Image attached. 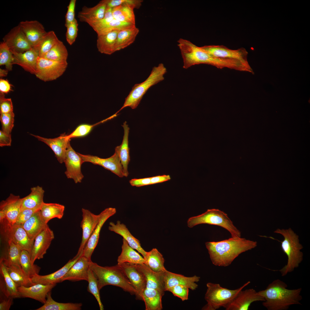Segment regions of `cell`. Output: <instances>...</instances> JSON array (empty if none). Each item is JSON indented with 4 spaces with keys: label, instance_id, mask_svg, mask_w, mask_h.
<instances>
[{
    "label": "cell",
    "instance_id": "obj_30",
    "mask_svg": "<svg viewBox=\"0 0 310 310\" xmlns=\"http://www.w3.org/2000/svg\"><path fill=\"white\" fill-rule=\"evenodd\" d=\"M0 291L6 298L21 297L18 287L10 276L5 266L0 262Z\"/></svg>",
    "mask_w": 310,
    "mask_h": 310
},
{
    "label": "cell",
    "instance_id": "obj_49",
    "mask_svg": "<svg viewBox=\"0 0 310 310\" xmlns=\"http://www.w3.org/2000/svg\"><path fill=\"white\" fill-rule=\"evenodd\" d=\"M13 57L12 53L6 43L3 41L0 44V65L5 66L8 71L12 70Z\"/></svg>",
    "mask_w": 310,
    "mask_h": 310
},
{
    "label": "cell",
    "instance_id": "obj_7",
    "mask_svg": "<svg viewBox=\"0 0 310 310\" xmlns=\"http://www.w3.org/2000/svg\"><path fill=\"white\" fill-rule=\"evenodd\" d=\"M250 283L249 281L242 286L235 290L222 287L219 284L208 282L205 299L207 304L202 308L204 310H216L224 307L234 298L238 292Z\"/></svg>",
    "mask_w": 310,
    "mask_h": 310
},
{
    "label": "cell",
    "instance_id": "obj_37",
    "mask_svg": "<svg viewBox=\"0 0 310 310\" xmlns=\"http://www.w3.org/2000/svg\"><path fill=\"white\" fill-rule=\"evenodd\" d=\"M121 248V253L117 259V264L125 262L134 264H145L146 260L144 257L134 250L123 239Z\"/></svg>",
    "mask_w": 310,
    "mask_h": 310
},
{
    "label": "cell",
    "instance_id": "obj_26",
    "mask_svg": "<svg viewBox=\"0 0 310 310\" xmlns=\"http://www.w3.org/2000/svg\"><path fill=\"white\" fill-rule=\"evenodd\" d=\"M13 57V64H17L25 71L34 74L36 67L37 59L39 57L36 51L33 48L23 53H17L11 50Z\"/></svg>",
    "mask_w": 310,
    "mask_h": 310
},
{
    "label": "cell",
    "instance_id": "obj_18",
    "mask_svg": "<svg viewBox=\"0 0 310 310\" xmlns=\"http://www.w3.org/2000/svg\"><path fill=\"white\" fill-rule=\"evenodd\" d=\"M117 265L123 270L136 290V298L141 300L142 294L146 287V280L143 273L136 264L125 262Z\"/></svg>",
    "mask_w": 310,
    "mask_h": 310
},
{
    "label": "cell",
    "instance_id": "obj_35",
    "mask_svg": "<svg viewBox=\"0 0 310 310\" xmlns=\"http://www.w3.org/2000/svg\"><path fill=\"white\" fill-rule=\"evenodd\" d=\"M164 295L157 290L146 287L141 294V300L144 302L145 310H162V298Z\"/></svg>",
    "mask_w": 310,
    "mask_h": 310
},
{
    "label": "cell",
    "instance_id": "obj_2",
    "mask_svg": "<svg viewBox=\"0 0 310 310\" xmlns=\"http://www.w3.org/2000/svg\"><path fill=\"white\" fill-rule=\"evenodd\" d=\"M287 284L279 279L269 284L265 289L258 292L264 298L262 305L268 310H286L294 305H301V288H287Z\"/></svg>",
    "mask_w": 310,
    "mask_h": 310
},
{
    "label": "cell",
    "instance_id": "obj_28",
    "mask_svg": "<svg viewBox=\"0 0 310 310\" xmlns=\"http://www.w3.org/2000/svg\"><path fill=\"white\" fill-rule=\"evenodd\" d=\"M109 224V230L122 236L131 247L141 254L144 259L147 252L142 247L139 240L131 234L125 224L118 221L116 223L111 222Z\"/></svg>",
    "mask_w": 310,
    "mask_h": 310
},
{
    "label": "cell",
    "instance_id": "obj_13",
    "mask_svg": "<svg viewBox=\"0 0 310 310\" xmlns=\"http://www.w3.org/2000/svg\"><path fill=\"white\" fill-rule=\"evenodd\" d=\"M22 201L23 198L12 193L2 200L0 203V220L5 218L10 224H15L22 210Z\"/></svg>",
    "mask_w": 310,
    "mask_h": 310
},
{
    "label": "cell",
    "instance_id": "obj_43",
    "mask_svg": "<svg viewBox=\"0 0 310 310\" xmlns=\"http://www.w3.org/2000/svg\"><path fill=\"white\" fill-rule=\"evenodd\" d=\"M134 8L129 5H122L112 8L114 18L119 21L135 25Z\"/></svg>",
    "mask_w": 310,
    "mask_h": 310
},
{
    "label": "cell",
    "instance_id": "obj_57",
    "mask_svg": "<svg viewBox=\"0 0 310 310\" xmlns=\"http://www.w3.org/2000/svg\"><path fill=\"white\" fill-rule=\"evenodd\" d=\"M38 210L29 209H22L18 216L16 223L22 224Z\"/></svg>",
    "mask_w": 310,
    "mask_h": 310
},
{
    "label": "cell",
    "instance_id": "obj_63",
    "mask_svg": "<svg viewBox=\"0 0 310 310\" xmlns=\"http://www.w3.org/2000/svg\"><path fill=\"white\" fill-rule=\"evenodd\" d=\"M8 71L7 69L5 70L0 69V77L3 78L6 76L8 73Z\"/></svg>",
    "mask_w": 310,
    "mask_h": 310
},
{
    "label": "cell",
    "instance_id": "obj_16",
    "mask_svg": "<svg viewBox=\"0 0 310 310\" xmlns=\"http://www.w3.org/2000/svg\"><path fill=\"white\" fill-rule=\"evenodd\" d=\"M54 238L53 231L48 225L46 227L35 237L30 255L34 264L37 259H42Z\"/></svg>",
    "mask_w": 310,
    "mask_h": 310
},
{
    "label": "cell",
    "instance_id": "obj_5",
    "mask_svg": "<svg viewBox=\"0 0 310 310\" xmlns=\"http://www.w3.org/2000/svg\"><path fill=\"white\" fill-rule=\"evenodd\" d=\"M166 72V69L162 63L154 67L150 75L144 81L136 84L133 87L125 98L123 105L117 113L127 107L133 109L136 108L148 90L152 86L164 80V75Z\"/></svg>",
    "mask_w": 310,
    "mask_h": 310
},
{
    "label": "cell",
    "instance_id": "obj_47",
    "mask_svg": "<svg viewBox=\"0 0 310 310\" xmlns=\"http://www.w3.org/2000/svg\"><path fill=\"white\" fill-rule=\"evenodd\" d=\"M68 56L67 49L63 42L59 40L53 47L42 57L46 59L65 61Z\"/></svg>",
    "mask_w": 310,
    "mask_h": 310
},
{
    "label": "cell",
    "instance_id": "obj_21",
    "mask_svg": "<svg viewBox=\"0 0 310 310\" xmlns=\"http://www.w3.org/2000/svg\"><path fill=\"white\" fill-rule=\"evenodd\" d=\"M83 254V252L79 255H76L62 268L53 273L45 275L38 274L33 276L31 278V281L34 284H41L44 285L56 284L61 282L62 278Z\"/></svg>",
    "mask_w": 310,
    "mask_h": 310
},
{
    "label": "cell",
    "instance_id": "obj_29",
    "mask_svg": "<svg viewBox=\"0 0 310 310\" xmlns=\"http://www.w3.org/2000/svg\"><path fill=\"white\" fill-rule=\"evenodd\" d=\"M106 8V0H102L92 7L84 6L78 13V17L81 22L88 24L98 21L104 18Z\"/></svg>",
    "mask_w": 310,
    "mask_h": 310
},
{
    "label": "cell",
    "instance_id": "obj_53",
    "mask_svg": "<svg viewBox=\"0 0 310 310\" xmlns=\"http://www.w3.org/2000/svg\"><path fill=\"white\" fill-rule=\"evenodd\" d=\"M78 22L75 19L66 27V39L70 45L73 44L76 40L78 35Z\"/></svg>",
    "mask_w": 310,
    "mask_h": 310
},
{
    "label": "cell",
    "instance_id": "obj_15",
    "mask_svg": "<svg viewBox=\"0 0 310 310\" xmlns=\"http://www.w3.org/2000/svg\"><path fill=\"white\" fill-rule=\"evenodd\" d=\"M3 40L11 50L17 53H24L32 48L19 24L11 29Z\"/></svg>",
    "mask_w": 310,
    "mask_h": 310
},
{
    "label": "cell",
    "instance_id": "obj_20",
    "mask_svg": "<svg viewBox=\"0 0 310 310\" xmlns=\"http://www.w3.org/2000/svg\"><path fill=\"white\" fill-rule=\"evenodd\" d=\"M30 134L49 146L60 163L64 162L67 145L71 140L68 137V135L64 133L57 137L48 138L32 134Z\"/></svg>",
    "mask_w": 310,
    "mask_h": 310
},
{
    "label": "cell",
    "instance_id": "obj_27",
    "mask_svg": "<svg viewBox=\"0 0 310 310\" xmlns=\"http://www.w3.org/2000/svg\"><path fill=\"white\" fill-rule=\"evenodd\" d=\"M136 264L145 276L146 288L156 289L164 294L166 291L164 279V272H154L144 264Z\"/></svg>",
    "mask_w": 310,
    "mask_h": 310
},
{
    "label": "cell",
    "instance_id": "obj_39",
    "mask_svg": "<svg viewBox=\"0 0 310 310\" xmlns=\"http://www.w3.org/2000/svg\"><path fill=\"white\" fill-rule=\"evenodd\" d=\"M122 126L124 129V135L122 144L120 145L119 155L123 168L124 176L127 177L129 174L128 166L130 160L129 148L128 144L129 128L126 121L123 123Z\"/></svg>",
    "mask_w": 310,
    "mask_h": 310
},
{
    "label": "cell",
    "instance_id": "obj_36",
    "mask_svg": "<svg viewBox=\"0 0 310 310\" xmlns=\"http://www.w3.org/2000/svg\"><path fill=\"white\" fill-rule=\"evenodd\" d=\"M139 32L135 26L125 28L119 31L116 44V51L128 46L133 43Z\"/></svg>",
    "mask_w": 310,
    "mask_h": 310
},
{
    "label": "cell",
    "instance_id": "obj_24",
    "mask_svg": "<svg viewBox=\"0 0 310 310\" xmlns=\"http://www.w3.org/2000/svg\"><path fill=\"white\" fill-rule=\"evenodd\" d=\"M56 284H36L28 287H18V289L21 297L30 298L44 304L46 301L48 293Z\"/></svg>",
    "mask_w": 310,
    "mask_h": 310
},
{
    "label": "cell",
    "instance_id": "obj_9",
    "mask_svg": "<svg viewBox=\"0 0 310 310\" xmlns=\"http://www.w3.org/2000/svg\"><path fill=\"white\" fill-rule=\"evenodd\" d=\"M67 65V61H57L38 57L34 74L45 82L54 80L64 73Z\"/></svg>",
    "mask_w": 310,
    "mask_h": 310
},
{
    "label": "cell",
    "instance_id": "obj_10",
    "mask_svg": "<svg viewBox=\"0 0 310 310\" xmlns=\"http://www.w3.org/2000/svg\"><path fill=\"white\" fill-rule=\"evenodd\" d=\"M119 150L120 146H117L114 154L111 157L105 158H101L96 156L78 153L81 158L83 163L88 162L101 166L119 177H123L124 175L119 157Z\"/></svg>",
    "mask_w": 310,
    "mask_h": 310
},
{
    "label": "cell",
    "instance_id": "obj_54",
    "mask_svg": "<svg viewBox=\"0 0 310 310\" xmlns=\"http://www.w3.org/2000/svg\"><path fill=\"white\" fill-rule=\"evenodd\" d=\"M189 289V288L186 286L177 285L168 288L166 291L171 292L174 296L178 297L184 301L188 299Z\"/></svg>",
    "mask_w": 310,
    "mask_h": 310
},
{
    "label": "cell",
    "instance_id": "obj_58",
    "mask_svg": "<svg viewBox=\"0 0 310 310\" xmlns=\"http://www.w3.org/2000/svg\"><path fill=\"white\" fill-rule=\"evenodd\" d=\"M129 183L131 186L136 187L150 185L151 184V177L132 179Z\"/></svg>",
    "mask_w": 310,
    "mask_h": 310
},
{
    "label": "cell",
    "instance_id": "obj_52",
    "mask_svg": "<svg viewBox=\"0 0 310 310\" xmlns=\"http://www.w3.org/2000/svg\"><path fill=\"white\" fill-rule=\"evenodd\" d=\"M107 7L112 8L122 5H129L134 9H138L143 2L142 0H106Z\"/></svg>",
    "mask_w": 310,
    "mask_h": 310
},
{
    "label": "cell",
    "instance_id": "obj_40",
    "mask_svg": "<svg viewBox=\"0 0 310 310\" xmlns=\"http://www.w3.org/2000/svg\"><path fill=\"white\" fill-rule=\"evenodd\" d=\"M145 264L153 271L163 272L167 270L164 266V259L162 255L156 248L147 252Z\"/></svg>",
    "mask_w": 310,
    "mask_h": 310
},
{
    "label": "cell",
    "instance_id": "obj_11",
    "mask_svg": "<svg viewBox=\"0 0 310 310\" xmlns=\"http://www.w3.org/2000/svg\"><path fill=\"white\" fill-rule=\"evenodd\" d=\"M64 162L66 167L65 174L67 178L72 179L76 183H81L84 176L81 167L83 163L81 158L68 143Z\"/></svg>",
    "mask_w": 310,
    "mask_h": 310
},
{
    "label": "cell",
    "instance_id": "obj_48",
    "mask_svg": "<svg viewBox=\"0 0 310 310\" xmlns=\"http://www.w3.org/2000/svg\"><path fill=\"white\" fill-rule=\"evenodd\" d=\"M88 291L92 294L96 300L100 310L104 309L101 302L97 279L92 271L89 268L88 272Z\"/></svg>",
    "mask_w": 310,
    "mask_h": 310
},
{
    "label": "cell",
    "instance_id": "obj_33",
    "mask_svg": "<svg viewBox=\"0 0 310 310\" xmlns=\"http://www.w3.org/2000/svg\"><path fill=\"white\" fill-rule=\"evenodd\" d=\"M30 193L23 198L22 210L26 209L39 210L44 203L43 197L44 191L39 186L32 187Z\"/></svg>",
    "mask_w": 310,
    "mask_h": 310
},
{
    "label": "cell",
    "instance_id": "obj_38",
    "mask_svg": "<svg viewBox=\"0 0 310 310\" xmlns=\"http://www.w3.org/2000/svg\"><path fill=\"white\" fill-rule=\"evenodd\" d=\"M65 206L55 203H44L39 212L42 218L47 224L51 220L57 218L61 219L64 215Z\"/></svg>",
    "mask_w": 310,
    "mask_h": 310
},
{
    "label": "cell",
    "instance_id": "obj_42",
    "mask_svg": "<svg viewBox=\"0 0 310 310\" xmlns=\"http://www.w3.org/2000/svg\"><path fill=\"white\" fill-rule=\"evenodd\" d=\"M59 40L55 32L50 31L47 32L33 48L37 52L39 57H42Z\"/></svg>",
    "mask_w": 310,
    "mask_h": 310
},
{
    "label": "cell",
    "instance_id": "obj_17",
    "mask_svg": "<svg viewBox=\"0 0 310 310\" xmlns=\"http://www.w3.org/2000/svg\"><path fill=\"white\" fill-rule=\"evenodd\" d=\"M116 212L115 208H106L100 214L99 221L84 249L83 255L91 259L92 254L98 243L102 227L106 221Z\"/></svg>",
    "mask_w": 310,
    "mask_h": 310
},
{
    "label": "cell",
    "instance_id": "obj_23",
    "mask_svg": "<svg viewBox=\"0 0 310 310\" xmlns=\"http://www.w3.org/2000/svg\"><path fill=\"white\" fill-rule=\"evenodd\" d=\"M19 24L32 48L47 32L43 25L36 20L22 21Z\"/></svg>",
    "mask_w": 310,
    "mask_h": 310
},
{
    "label": "cell",
    "instance_id": "obj_6",
    "mask_svg": "<svg viewBox=\"0 0 310 310\" xmlns=\"http://www.w3.org/2000/svg\"><path fill=\"white\" fill-rule=\"evenodd\" d=\"M187 226L192 228L197 225L208 224L221 227L228 231L231 237H241V232L233 224L227 214L218 209H208L201 214L189 218L187 221Z\"/></svg>",
    "mask_w": 310,
    "mask_h": 310
},
{
    "label": "cell",
    "instance_id": "obj_19",
    "mask_svg": "<svg viewBox=\"0 0 310 310\" xmlns=\"http://www.w3.org/2000/svg\"><path fill=\"white\" fill-rule=\"evenodd\" d=\"M81 227L82 230V241L78 252V255L83 251L86 244L99 221L100 214H95L88 210L82 208Z\"/></svg>",
    "mask_w": 310,
    "mask_h": 310
},
{
    "label": "cell",
    "instance_id": "obj_12",
    "mask_svg": "<svg viewBox=\"0 0 310 310\" xmlns=\"http://www.w3.org/2000/svg\"><path fill=\"white\" fill-rule=\"evenodd\" d=\"M200 47L214 57L237 60L247 66H250L247 60V52L243 48L232 50L223 45H206Z\"/></svg>",
    "mask_w": 310,
    "mask_h": 310
},
{
    "label": "cell",
    "instance_id": "obj_44",
    "mask_svg": "<svg viewBox=\"0 0 310 310\" xmlns=\"http://www.w3.org/2000/svg\"><path fill=\"white\" fill-rule=\"evenodd\" d=\"M6 267L10 276L18 287H28L35 284L31 281V278L26 275L21 267L11 266Z\"/></svg>",
    "mask_w": 310,
    "mask_h": 310
},
{
    "label": "cell",
    "instance_id": "obj_25",
    "mask_svg": "<svg viewBox=\"0 0 310 310\" xmlns=\"http://www.w3.org/2000/svg\"><path fill=\"white\" fill-rule=\"evenodd\" d=\"M164 279L166 291L168 288L177 285L185 286L194 290L198 286L196 283L199 281L200 278L196 275L187 277L166 270L164 273Z\"/></svg>",
    "mask_w": 310,
    "mask_h": 310
},
{
    "label": "cell",
    "instance_id": "obj_55",
    "mask_svg": "<svg viewBox=\"0 0 310 310\" xmlns=\"http://www.w3.org/2000/svg\"><path fill=\"white\" fill-rule=\"evenodd\" d=\"M13 107L11 98L5 97V94L0 93V113L4 114L13 112Z\"/></svg>",
    "mask_w": 310,
    "mask_h": 310
},
{
    "label": "cell",
    "instance_id": "obj_41",
    "mask_svg": "<svg viewBox=\"0 0 310 310\" xmlns=\"http://www.w3.org/2000/svg\"><path fill=\"white\" fill-rule=\"evenodd\" d=\"M43 306L36 310H80L82 303H60L55 301L51 296V291L46 296V301Z\"/></svg>",
    "mask_w": 310,
    "mask_h": 310
},
{
    "label": "cell",
    "instance_id": "obj_46",
    "mask_svg": "<svg viewBox=\"0 0 310 310\" xmlns=\"http://www.w3.org/2000/svg\"><path fill=\"white\" fill-rule=\"evenodd\" d=\"M20 264L23 271L30 278L38 274L40 268L37 265L32 264L30 254L28 251L24 250L22 251Z\"/></svg>",
    "mask_w": 310,
    "mask_h": 310
},
{
    "label": "cell",
    "instance_id": "obj_45",
    "mask_svg": "<svg viewBox=\"0 0 310 310\" xmlns=\"http://www.w3.org/2000/svg\"><path fill=\"white\" fill-rule=\"evenodd\" d=\"M135 26L131 23L120 22L114 19L108 22L97 24L94 26L92 28L97 35H100L105 34L115 30H120Z\"/></svg>",
    "mask_w": 310,
    "mask_h": 310
},
{
    "label": "cell",
    "instance_id": "obj_31",
    "mask_svg": "<svg viewBox=\"0 0 310 310\" xmlns=\"http://www.w3.org/2000/svg\"><path fill=\"white\" fill-rule=\"evenodd\" d=\"M119 30H115L105 34L97 35L96 46L101 53L110 55L116 52V44Z\"/></svg>",
    "mask_w": 310,
    "mask_h": 310
},
{
    "label": "cell",
    "instance_id": "obj_59",
    "mask_svg": "<svg viewBox=\"0 0 310 310\" xmlns=\"http://www.w3.org/2000/svg\"><path fill=\"white\" fill-rule=\"evenodd\" d=\"M11 134H8L0 131V146H10L11 145Z\"/></svg>",
    "mask_w": 310,
    "mask_h": 310
},
{
    "label": "cell",
    "instance_id": "obj_3",
    "mask_svg": "<svg viewBox=\"0 0 310 310\" xmlns=\"http://www.w3.org/2000/svg\"><path fill=\"white\" fill-rule=\"evenodd\" d=\"M90 268L96 278L99 290L108 285L120 287L136 296L137 292L122 269L118 265L102 266L91 261Z\"/></svg>",
    "mask_w": 310,
    "mask_h": 310
},
{
    "label": "cell",
    "instance_id": "obj_32",
    "mask_svg": "<svg viewBox=\"0 0 310 310\" xmlns=\"http://www.w3.org/2000/svg\"><path fill=\"white\" fill-rule=\"evenodd\" d=\"M47 225L41 217L39 210L35 212L29 219L21 225L29 238L34 241L36 237Z\"/></svg>",
    "mask_w": 310,
    "mask_h": 310
},
{
    "label": "cell",
    "instance_id": "obj_50",
    "mask_svg": "<svg viewBox=\"0 0 310 310\" xmlns=\"http://www.w3.org/2000/svg\"><path fill=\"white\" fill-rule=\"evenodd\" d=\"M0 120L1 125V130L5 133L9 134L14 126V114L13 112L0 114Z\"/></svg>",
    "mask_w": 310,
    "mask_h": 310
},
{
    "label": "cell",
    "instance_id": "obj_8",
    "mask_svg": "<svg viewBox=\"0 0 310 310\" xmlns=\"http://www.w3.org/2000/svg\"><path fill=\"white\" fill-rule=\"evenodd\" d=\"M0 224L2 237L6 242L11 241L22 250L30 254L34 241L29 238L21 225L16 223L11 224L5 218L0 220Z\"/></svg>",
    "mask_w": 310,
    "mask_h": 310
},
{
    "label": "cell",
    "instance_id": "obj_61",
    "mask_svg": "<svg viewBox=\"0 0 310 310\" xmlns=\"http://www.w3.org/2000/svg\"><path fill=\"white\" fill-rule=\"evenodd\" d=\"M150 177L151 184L162 183L168 181L171 179L169 175H158Z\"/></svg>",
    "mask_w": 310,
    "mask_h": 310
},
{
    "label": "cell",
    "instance_id": "obj_51",
    "mask_svg": "<svg viewBox=\"0 0 310 310\" xmlns=\"http://www.w3.org/2000/svg\"><path fill=\"white\" fill-rule=\"evenodd\" d=\"M109 119V118H108L93 125L87 124H81L78 126L72 132L68 135V137L71 139V138L81 137L86 136L89 133L94 126Z\"/></svg>",
    "mask_w": 310,
    "mask_h": 310
},
{
    "label": "cell",
    "instance_id": "obj_22",
    "mask_svg": "<svg viewBox=\"0 0 310 310\" xmlns=\"http://www.w3.org/2000/svg\"><path fill=\"white\" fill-rule=\"evenodd\" d=\"M91 259L83 255L73 264L61 280V282L68 280L75 282L82 280L87 281L88 272Z\"/></svg>",
    "mask_w": 310,
    "mask_h": 310
},
{
    "label": "cell",
    "instance_id": "obj_34",
    "mask_svg": "<svg viewBox=\"0 0 310 310\" xmlns=\"http://www.w3.org/2000/svg\"><path fill=\"white\" fill-rule=\"evenodd\" d=\"M6 242L7 245L1 254L0 262H2L6 267L11 266L21 267L20 258L22 250L11 241L9 240Z\"/></svg>",
    "mask_w": 310,
    "mask_h": 310
},
{
    "label": "cell",
    "instance_id": "obj_1",
    "mask_svg": "<svg viewBox=\"0 0 310 310\" xmlns=\"http://www.w3.org/2000/svg\"><path fill=\"white\" fill-rule=\"evenodd\" d=\"M206 247L213 264L227 267L243 253L256 247V241L240 238H230L218 241L207 242Z\"/></svg>",
    "mask_w": 310,
    "mask_h": 310
},
{
    "label": "cell",
    "instance_id": "obj_60",
    "mask_svg": "<svg viewBox=\"0 0 310 310\" xmlns=\"http://www.w3.org/2000/svg\"><path fill=\"white\" fill-rule=\"evenodd\" d=\"M10 84L7 80L2 78L0 79V92L4 94H7L11 91H13Z\"/></svg>",
    "mask_w": 310,
    "mask_h": 310
},
{
    "label": "cell",
    "instance_id": "obj_14",
    "mask_svg": "<svg viewBox=\"0 0 310 310\" xmlns=\"http://www.w3.org/2000/svg\"><path fill=\"white\" fill-rule=\"evenodd\" d=\"M264 301L263 297L253 288L242 290L224 308L226 310H248L253 302Z\"/></svg>",
    "mask_w": 310,
    "mask_h": 310
},
{
    "label": "cell",
    "instance_id": "obj_4",
    "mask_svg": "<svg viewBox=\"0 0 310 310\" xmlns=\"http://www.w3.org/2000/svg\"><path fill=\"white\" fill-rule=\"evenodd\" d=\"M274 232L282 235L284 238L283 240L280 241L273 237H268L280 242L281 249L287 257L286 264L278 270L282 276H284L297 268L302 261L303 254L301 250L303 246L299 243L298 236L291 228L287 229L278 228Z\"/></svg>",
    "mask_w": 310,
    "mask_h": 310
},
{
    "label": "cell",
    "instance_id": "obj_56",
    "mask_svg": "<svg viewBox=\"0 0 310 310\" xmlns=\"http://www.w3.org/2000/svg\"><path fill=\"white\" fill-rule=\"evenodd\" d=\"M76 0H71L67 6V9L65 16V26L66 27L73 22L75 18V9Z\"/></svg>",
    "mask_w": 310,
    "mask_h": 310
},
{
    "label": "cell",
    "instance_id": "obj_62",
    "mask_svg": "<svg viewBox=\"0 0 310 310\" xmlns=\"http://www.w3.org/2000/svg\"><path fill=\"white\" fill-rule=\"evenodd\" d=\"M13 299L6 298L1 301L0 303V310H8L13 303Z\"/></svg>",
    "mask_w": 310,
    "mask_h": 310
}]
</instances>
